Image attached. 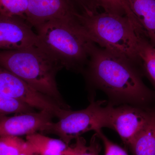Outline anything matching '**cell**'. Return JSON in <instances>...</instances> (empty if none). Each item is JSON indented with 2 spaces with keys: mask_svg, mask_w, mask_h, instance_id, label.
<instances>
[{
  "mask_svg": "<svg viewBox=\"0 0 155 155\" xmlns=\"http://www.w3.org/2000/svg\"><path fill=\"white\" fill-rule=\"evenodd\" d=\"M89 79L107 94L130 103L146 101L150 93L135 65L95 45L87 63Z\"/></svg>",
  "mask_w": 155,
  "mask_h": 155,
  "instance_id": "6da1fadb",
  "label": "cell"
},
{
  "mask_svg": "<svg viewBox=\"0 0 155 155\" xmlns=\"http://www.w3.org/2000/svg\"><path fill=\"white\" fill-rule=\"evenodd\" d=\"M77 21L84 34L99 47L136 65L144 31L127 16L104 12L78 13Z\"/></svg>",
  "mask_w": 155,
  "mask_h": 155,
  "instance_id": "7a4b0ae2",
  "label": "cell"
},
{
  "mask_svg": "<svg viewBox=\"0 0 155 155\" xmlns=\"http://www.w3.org/2000/svg\"><path fill=\"white\" fill-rule=\"evenodd\" d=\"M0 67L25 81L65 110L69 107L58 89L56 75L63 68L41 44L17 50H0Z\"/></svg>",
  "mask_w": 155,
  "mask_h": 155,
  "instance_id": "3957f363",
  "label": "cell"
},
{
  "mask_svg": "<svg viewBox=\"0 0 155 155\" xmlns=\"http://www.w3.org/2000/svg\"><path fill=\"white\" fill-rule=\"evenodd\" d=\"M41 44L63 68L80 71L87 64L94 44L78 24L53 20L34 27Z\"/></svg>",
  "mask_w": 155,
  "mask_h": 155,
  "instance_id": "277c9868",
  "label": "cell"
},
{
  "mask_svg": "<svg viewBox=\"0 0 155 155\" xmlns=\"http://www.w3.org/2000/svg\"><path fill=\"white\" fill-rule=\"evenodd\" d=\"M104 101L93 102L85 109L77 111L65 110L57 122H52L44 132L52 133L69 145L72 140L91 130L95 132L107 127L108 106Z\"/></svg>",
  "mask_w": 155,
  "mask_h": 155,
  "instance_id": "5b68a950",
  "label": "cell"
},
{
  "mask_svg": "<svg viewBox=\"0 0 155 155\" xmlns=\"http://www.w3.org/2000/svg\"><path fill=\"white\" fill-rule=\"evenodd\" d=\"M0 93L23 102L53 116H60L62 108L54 101L39 92L15 74L0 67Z\"/></svg>",
  "mask_w": 155,
  "mask_h": 155,
  "instance_id": "8992f818",
  "label": "cell"
},
{
  "mask_svg": "<svg viewBox=\"0 0 155 155\" xmlns=\"http://www.w3.org/2000/svg\"><path fill=\"white\" fill-rule=\"evenodd\" d=\"M151 114L132 106L115 107L109 105L107 127L116 130L123 143L128 147L147 125Z\"/></svg>",
  "mask_w": 155,
  "mask_h": 155,
  "instance_id": "52a82bcc",
  "label": "cell"
},
{
  "mask_svg": "<svg viewBox=\"0 0 155 155\" xmlns=\"http://www.w3.org/2000/svg\"><path fill=\"white\" fill-rule=\"evenodd\" d=\"M78 13L70 0H29L25 20L34 27L53 20L77 23Z\"/></svg>",
  "mask_w": 155,
  "mask_h": 155,
  "instance_id": "ba28073f",
  "label": "cell"
},
{
  "mask_svg": "<svg viewBox=\"0 0 155 155\" xmlns=\"http://www.w3.org/2000/svg\"><path fill=\"white\" fill-rule=\"evenodd\" d=\"M32 26L21 17L0 14V50H17L40 44Z\"/></svg>",
  "mask_w": 155,
  "mask_h": 155,
  "instance_id": "9c48e42d",
  "label": "cell"
},
{
  "mask_svg": "<svg viewBox=\"0 0 155 155\" xmlns=\"http://www.w3.org/2000/svg\"><path fill=\"white\" fill-rule=\"evenodd\" d=\"M53 117L45 110L12 116H0V137L27 136L38 131L44 132L53 122Z\"/></svg>",
  "mask_w": 155,
  "mask_h": 155,
  "instance_id": "30bf717a",
  "label": "cell"
},
{
  "mask_svg": "<svg viewBox=\"0 0 155 155\" xmlns=\"http://www.w3.org/2000/svg\"><path fill=\"white\" fill-rule=\"evenodd\" d=\"M155 47V0H123Z\"/></svg>",
  "mask_w": 155,
  "mask_h": 155,
  "instance_id": "8fae6325",
  "label": "cell"
},
{
  "mask_svg": "<svg viewBox=\"0 0 155 155\" xmlns=\"http://www.w3.org/2000/svg\"><path fill=\"white\" fill-rule=\"evenodd\" d=\"M128 147L134 155H155V113L130 143Z\"/></svg>",
  "mask_w": 155,
  "mask_h": 155,
  "instance_id": "7c38bea8",
  "label": "cell"
},
{
  "mask_svg": "<svg viewBox=\"0 0 155 155\" xmlns=\"http://www.w3.org/2000/svg\"><path fill=\"white\" fill-rule=\"evenodd\" d=\"M26 141L39 155H64L69 146L61 139L51 138L37 132L26 136Z\"/></svg>",
  "mask_w": 155,
  "mask_h": 155,
  "instance_id": "4fadbf2b",
  "label": "cell"
},
{
  "mask_svg": "<svg viewBox=\"0 0 155 155\" xmlns=\"http://www.w3.org/2000/svg\"><path fill=\"white\" fill-rule=\"evenodd\" d=\"M97 134L93 136L90 144H87L83 137H79L75 139L76 142L71 146H68L64 155H100L101 150Z\"/></svg>",
  "mask_w": 155,
  "mask_h": 155,
  "instance_id": "5bb4252c",
  "label": "cell"
},
{
  "mask_svg": "<svg viewBox=\"0 0 155 155\" xmlns=\"http://www.w3.org/2000/svg\"><path fill=\"white\" fill-rule=\"evenodd\" d=\"M138 54L140 64L155 84V47L146 38L140 42Z\"/></svg>",
  "mask_w": 155,
  "mask_h": 155,
  "instance_id": "9a60e30c",
  "label": "cell"
},
{
  "mask_svg": "<svg viewBox=\"0 0 155 155\" xmlns=\"http://www.w3.org/2000/svg\"><path fill=\"white\" fill-rule=\"evenodd\" d=\"M92 13L102 9L104 12L128 16L131 11L123 0H88Z\"/></svg>",
  "mask_w": 155,
  "mask_h": 155,
  "instance_id": "2e32d148",
  "label": "cell"
},
{
  "mask_svg": "<svg viewBox=\"0 0 155 155\" xmlns=\"http://www.w3.org/2000/svg\"><path fill=\"white\" fill-rule=\"evenodd\" d=\"M35 112L34 108L27 104L0 93V116Z\"/></svg>",
  "mask_w": 155,
  "mask_h": 155,
  "instance_id": "e0dca14e",
  "label": "cell"
},
{
  "mask_svg": "<svg viewBox=\"0 0 155 155\" xmlns=\"http://www.w3.org/2000/svg\"><path fill=\"white\" fill-rule=\"evenodd\" d=\"M29 0H0V14L25 19Z\"/></svg>",
  "mask_w": 155,
  "mask_h": 155,
  "instance_id": "ac0fdd59",
  "label": "cell"
},
{
  "mask_svg": "<svg viewBox=\"0 0 155 155\" xmlns=\"http://www.w3.org/2000/svg\"><path fill=\"white\" fill-rule=\"evenodd\" d=\"M26 144V140L19 137H0V155H18Z\"/></svg>",
  "mask_w": 155,
  "mask_h": 155,
  "instance_id": "d6986e66",
  "label": "cell"
},
{
  "mask_svg": "<svg viewBox=\"0 0 155 155\" xmlns=\"http://www.w3.org/2000/svg\"><path fill=\"white\" fill-rule=\"evenodd\" d=\"M103 141L105 147V155H129L125 149L114 143L103 134L101 130L96 132Z\"/></svg>",
  "mask_w": 155,
  "mask_h": 155,
  "instance_id": "ffe728a7",
  "label": "cell"
},
{
  "mask_svg": "<svg viewBox=\"0 0 155 155\" xmlns=\"http://www.w3.org/2000/svg\"><path fill=\"white\" fill-rule=\"evenodd\" d=\"M35 153V152L32 147L26 142V144L25 148L18 155H33Z\"/></svg>",
  "mask_w": 155,
  "mask_h": 155,
  "instance_id": "44dd1931",
  "label": "cell"
},
{
  "mask_svg": "<svg viewBox=\"0 0 155 155\" xmlns=\"http://www.w3.org/2000/svg\"><path fill=\"white\" fill-rule=\"evenodd\" d=\"M33 155H39L38 154H36V153H35Z\"/></svg>",
  "mask_w": 155,
  "mask_h": 155,
  "instance_id": "7402d4cb",
  "label": "cell"
}]
</instances>
